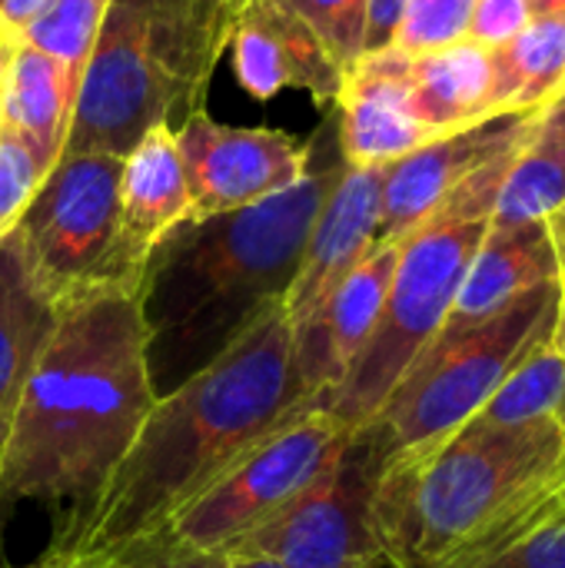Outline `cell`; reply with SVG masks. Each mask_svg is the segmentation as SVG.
<instances>
[{
    "mask_svg": "<svg viewBox=\"0 0 565 568\" xmlns=\"http://www.w3.org/2000/svg\"><path fill=\"white\" fill-rule=\"evenodd\" d=\"M153 403L137 290L63 303L10 423L0 513L40 506L53 519L47 549H77Z\"/></svg>",
    "mask_w": 565,
    "mask_h": 568,
    "instance_id": "obj_1",
    "label": "cell"
},
{
    "mask_svg": "<svg viewBox=\"0 0 565 568\" xmlns=\"http://www.w3.org/2000/svg\"><path fill=\"white\" fill-rule=\"evenodd\" d=\"M343 170L330 116L313 133L303 180L253 206L186 220L160 240L137 283L157 396L210 366L260 316L286 303L310 230Z\"/></svg>",
    "mask_w": 565,
    "mask_h": 568,
    "instance_id": "obj_2",
    "label": "cell"
},
{
    "mask_svg": "<svg viewBox=\"0 0 565 568\" xmlns=\"http://www.w3.org/2000/svg\"><path fill=\"white\" fill-rule=\"evenodd\" d=\"M300 406L293 326L276 306L210 366L157 396L80 546L117 552L167 529Z\"/></svg>",
    "mask_w": 565,
    "mask_h": 568,
    "instance_id": "obj_3",
    "label": "cell"
},
{
    "mask_svg": "<svg viewBox=\"0 0 565 568\" xmlns=\"http://www.w3.org/2000/svg\"><path fill=\"white\" fill-rule=\"evenodd\" d=\"M563 506V426H490L473 416L383 459L370 519L390 568H470Z\"/></svg>",
    "mask_w": 565,
    "mask_h": 568,
    "instance_id": "obj_4",
    "label": "cell"
},
{
    "mask_svg": "<svg viewBox=\"0 0 565 568\" xmlns=\"http://www.w3.org/2000/svg\"><path fill=\"white\" fill-rule=\"evenodd\" d=\"M243 0H110L80 73L63 153L127 156L203 110Z\"/></svg>",
    "mask_w": 565,
    "mask_h": 568,
    "instance_id": "obj_5",
    "label": "cell"
},
{
    "mask_svg": "<svg viewBox=\"0 0 565 568\" xmlns=\"http://www.w3.org/2000/svg\"><path fill=\"white\" fill-rule=\"evenodd\" d=\"M516 150L463 180L423 226L400 240L396 270L373 336L326 403V413L336 416L350 436L373 423L400 376L440 336L463 276L493 223V210Z\"/></svg>",
    "mask_w": 565,
    "mask_h": 568,
    "instance_id": "obj_6",
    "label": "cell"
},
{
    "mask_svg": "<svg viewBox=\"0 0 565 568\" xmlns=\"http://www.w3.org/2000/svg\"><path fill=\"white\" fill-rule=\"evenodd\" d=\"M559 296L563 280L523 293L470 329L436 336L400 376L373 423L363 426L380 456L390 459L470 423L529 346L556 326Z\"/></svg>",
    "mask_w": 565,
    "mask_h": 568,
    "instance_id": "obj_7",
    "label": "cell"
},
{
    "mask_svg": "<svg viewBox=\"0 0 565 568\" xmlns=\"http://www.w3.org/2000/svg\"><path fill=\"white\" fill-rule=\"evenodd\" d=\"M120 173L123 156L63 153L13 226L33 280L57 306L107 286L133 290L117 273Z\"/></svg>",
    "mask_w": 565,
    "mask_h": 568,
    "instance_id": "obj_8",
    "label": "cell"
},
{
    "mask_svg": "<svg viewBox=\"0 0 565 568\" xmlns=\"http://www.w3.org/2000/svg\"><path fill=\"white\" fill-rule=\"evenodd\" d=\"M350 443V433L326 409H296L233 469L200 493L167 532L176 542L230 552L243 536L296 499Z\"/></svg>",
    "mask_w": 565,
    "mask_h": 568,
    "instance_id": "obj_9",
    "label": "cell"
},
{
    "mask_svg": "<svg viewBox=\"0 0 565 568\" xmlns=\"http://www.w3.org/2000/svg\"><path fill=\"white\" fill-rule=\"evenodd\" d=\"M383 466L380 449L360 429L343 453L276 516L243 536L230 559H266L280 568H380L373 539V486Z\"/></svg>",
    "mask_w": 565,
    "mask_h": 568,
    "instance_id": "obj_10",
    "label": "cell"
},
{
    "mask_svg": "<svg viewBox=\"0 0 565 568\" xmlns=\"http://www.w3.org/2000/svg\"><path fill=\"white\" fill-rule=\"evenodd\" d=\"M176 146L193 206L190 220L243 210L283 193L303 180L313 156V136L296 140L270 126H230L216 123L206 110L190 113L176 126Z\"/></svg>",
    "mask_w": 565,
    "mask_h": 568,
    "instance_id": "obj_11",
    "label": "cell"
},
{
    "mask_svg": "<svg viewBox=\"0 0 565 568\" xmlns=\"http://www.w3.org/2000/svg\"><path fill=\"white\" fill-rule=\"evenodd\" d=\"M543 110L490 113L463 130L443 133L420 150L383 166V206L376 243H400L423 226L436 206L476 170L503 153H513L533 130Z\"/></svg>",
    "mask_w": 565,
    "mask_h": 568,
    "instance_id": "obj_12",
    "label": "cell"
},
{
    "mask_svg": "<svg viewBox=\"0 0 565 568\" xmlns=\"http://www.w3.org/2000/svg\"><path fill=\"white\" fill-rule=\"evenodd\" d=\"M400 243H376L323 300L310 323L293 329V366L303 389L300 409H326L383 313Z\"/></svg>",
    "mask_w": 565,
    "mask_h": 568,
    "instance_id": "obj_13",
    "label": "cell"
},
{
    "mask_svg": "<svg viewBox=\"0 0 565 568\" xmlns=\"http://www.w3.org/2000/svg\"><path fill=\"white\" fill-rule=\"evenodd\" d=\"M240 87L256 100H273L283 90H306L316 106L336 103L343 67L323 37L300 17L243 0L226 43Z\"/></svg>",
    "mask_w": 565,
    "mask_h": 568,
    "instance_id": "obj_14",
    "label": "cell"
},
{
    "mask_svg": "<svg viewBox=\"0 0 565 568\" xmlns=\"http://www.w3.org/2000/svg\"><path fill=\"white\" fill-rule=\"evenodd\" d=\"M336 140L350 166H386L436 140L413 113L410 53L383 50L360 57L336 97Z\"/></svg>",
    "mask_w": 565,
    "mask_h": 568,
    "instance_id": "obj_15",
    "label": "cell"
},
{
    "mask_svg": "<svg viewBox=\"0 0 565 568\" xmlns=\"http://www.w3.org/2000/svg\"><path fill=\"white\" fill-rule=\"evenodd\" d=\"M383 206V166H350L333 183L300 260L296 280L286 293L290 326L313 320L333 286L376 246Z\"/></svg>",
    "mask_w": 565,
    "mask_h": 568,
    "instance_id": "obj_16",
    "label": "cell"
},
{
    "mask_svg": "<svg viewBox=\"0 0 565 568\" xmlns=\"http://www.w3.org/2000/svg\"><path fill=\"white\" fill-rule=\"evenodd\" d=\"M193 216L176 130L153 126L127 156L120 173V230L117 273L137 290L140 273L160 240Z\"/></svg>",
    "mask_w": 565,
    "mask_h": 568,
    "instance_id": "obj_17",
    "label": "cell"
},
{
    "mask_svg": "<svg viewBox=\"0 0 565 568\" xmlns=\"http://www.w3.org/2000/svg\"><path fill=\"white\" fill-rule=\"evenodd\" d=\"M556 280H563V266L546 223H519V226L490 223L440 336L470 329L496 316L509 303H516L523 293Z\"/></svg>",
    "mask_w": 565,
    "mask_h": 568,
    "instance_id": "obj_18",
    "label": "cell"
},
{
    "mask_svg": "<svg viewBox=\"0 0 565 568\" xmlns=\"http://www.w3.org/2000/svg\"><path fill=\"white\" fill-rule=\"evenodd\" d=\"M60 306L33 280L17 236L0 240V459L23 383L57 326Z\"/></svg>",
    "mask_w": 565,
    "mask_h": 568,
    "instance_id": "obj_19",
    "label": "cell"
},
{
    "mask_svg": "<svg viewBox=\"0 0 565 568\" xmlns=\"http://www.w3.org/2000/svg\"><path fill=\"white\" fill-rule=\"evenodd\" d=\"M493 50L456 40L440 50L410 53V100L416 120L433 133L463 130L493 113Z\"/></svg>",
    "mask_w": 565,
    "mask_h": 568,
    "instance_id": "obj_20",
    "label": "cell"
},
{
    "mask_svg": "<svg viewBox=\"0 0 565 568\" xmlns=\"http://www.w3.org/2000/svg\"><path fill=\"white\" fill-rule=\"evenodd\" d=\"M73 100H77V80L47 53L17 43L3 80L0 123L37 143L53 166L67 146Z\"/></svg>",
    "mask_w": 565,
    "mask_h": 568,
    "instance_id": "obj_21",
    "label": "cell"
},
{
    "mask_svg": "<svg viewBox=\"0 0 565 568\" xmlns=\"http://www.w3.org/2000/svg\"><path fill=\"white\" fill-rule=\"evenodd\" d=\"M565 87V10L533 13L529 23L493 50V113L546 110Z\"/></svg>",
    "mask_w": 565,
    "mask_h": 568,
    "instance_id": "obj_22",
    "label": "cell"
},
{
    "mask_svg": "<svg viewBox=\"0 0 565 568\" xmlns=\"http://www.w3.org/2000/svg\"><path fill=\"white\" fill-rule=\"evenodd\" d=\"M565 203V120L546 106L519 143L496 210L493 226L546 223Z\"/></svg>",
    "mask_w": 565,
    "mask_h": 568,
    "instance_id": "obj_23",
    "label": "cell"
},
{
    "mask_svg": "<svg viewBox=\"0 0 565 568\" xmlns=\"http://www.w3.org/2000/svg\"><path fill=\"white\" fill-rule=\"evenodd\" d=\"M565 393V353L556 343V326L539 336L529 353L509 369L490 403L476 419L490 426H523L539 419H556Z\"/></svg>",
    "mask_w": 565,
    "mask_h": 568,
    "instance_id": "obj_24",
    "label": "cell"
},
{
    "mask_svg": "<svg viewBox=\"0 0 565 568\" xmlns=\"http://www.w3.org/2000/svg\"><path fill=\"white\" fill-rule=\"evenodd\" d=\"M110 0H47L43 10L27 23L20 43L57 60L80 87V73L100 33Z\"/></svg>",
    "mask_w": 565,
    "mask_h": 568,
    "instance_id": "obj_25",
    "label": "cell"
},
{
    "mask_svg": "<svg viewBox=\"0 0 565 568\" xmlns=\"http://www.w3.org/2000/svg\"><path fill=\"white\" fill-rule=\"evenodd\" d=\"M50 170L53 163L40 153L37 143L0 123V240L13 233Z\"/></svg>",
    "mask_w": 565,
    "mask_h": 568,
    "instance_id": "obj_26",
    "label": "cell"
},
{
    "mask_svg": "<svg viewBox=\"0 0 565 568\" xmlns=\"http://www.w3.org/2000/svg\"><path fill=\"white\" fill-rule=\"evenodd\" d=\"M260 3L280 7L300 17L303 23H310L343 70H350L360 60L366 0H260Z\"/></svg>",
    "mask_w": 565,
    "mask_h": 568,
    "instance_id": "obj_27",
    "label": "cell"
},
{
    "mask_svg": "<svg viewBox=\"0 0 565 568\" xmlns=\"http://www.w3.org/2000/svg\"><path fill=\"white\" fill-rule=\"evenodd\" d=\"M476 0H410L406 20L396 37V50L426 53L466 40Z\"/></svg>",
    "mask_w": 565,
    "mask_h": 568,
    "instance_id": "obj_28",
    "label": "cell"
},
{
    "mask_svg": "<svg viewBox=\"0 0 565 568\" xmlns=\"http://www.w3.org/2000/svg\"><path fill=\"white\" fill-rule=\"evenodd\" d=\"M470 568H565V506Z\"/></svg>",
    "mask_w": 565,
    "mask_h": 568,
    "instance_id": "obj_29",
    "label": "cell"
},
{
    "mask_svg": "<svg viewBox=\"0 0 565 568\" xmlns=\"http://www.w3.org/2000/svg\"><path fill=\"white\" fill-rule=\"evenodd\" d=\"M117 559L123 568H230L226 552H210L176 542L167 529L117 549Z\"/></svg>",
    "mask_w": 565,
    "mask_h": 568,
    "instance_id": "obj_30",
    "label": "cell"
},
{
    "mask_svg": "<svg viewBox=\"0 0 565 568\" xmlns=\"http://www.w3.org/2000/svg\"><path fill=\"white\" fill-rule=\"evenodd\" d=\"M529 0H476L466 37L486 50H500L529 23Z\"/></svg>",
    "mask_w": 565,
    "mask_h": 568,
    "instance_id": "obj_31",
    "label": "cell"
},
{
    "mask_svg": "<svg viewBox=\"0 0 565 568\" xmlns=\"http://www.w3.org/2000/svg\"><path fill=\"white\" fill-rule=\"evenodd\" d=\"M406 10H410V0H366L360 57L393 50L396 37H400V27L406 20Z\"/></svg>",
    "mask_w": 565,
    "mask_h": 568,
    "instance_id": "obj_32",
    "label": "cell"
},
{
    "mask_svg": "<svg viewBox=\"0 0 565 568\" xmlns=\"http://www.w3.org/2000/svg\"><path fill=\"white\" fill-rule=\"evenodd\" d=\"M13 568H123L117 552H97V549H43L33 562Z\"/></svg>",
    "mask_w": 565,
    "mask_h": 568,
    "instance_id": "obj_33",
    "label": "cell"
},
{
    "mask_svg": "<svg viewBox=\"0 0 565 568\" xmlns=\"http://www.w3.org/2000/svg\"><path fill=\"white\" fill-rule=\"evenodd\" d=\"M43 3L47 0H0V30L20 40L27 23L43 10Z\"/></svg>",
    "mask_w": 565,
    "mask_h": 568,
    "instance_id": "obj_34",
    "label": "cell"
},
{
    "mask_svg": "<svg viewBox=\"0 0 565 568\" xmlns=\"http://www.w3.org/2000/svg\"><path fill=\"white\" fill-rule=\"evenodd\" d=\"M546 226H549V236H553V246H556V256H559V266H563L565 276V203L546 220Z\"/></svg>",
    "mask_w": 565,
    "mask_h": 568,
    "instance_id": "obj_35",
    "label": "cell"
},
{
    "mask_svg": "<svg viewBox=\"0 0 565 568\" xmlns=\"http://www.w3.org/2000/svg\"><path fill=\"white\" fill-rule=\"evenodd\" d=\"M17 37H10L7 30H0V97H3V80H7V67H10V57L17 50Z\"/></svg>",
    "mask_w": 565,
    "mask_h": 568,
    "instance_id": "obj_36",
    "label": "cell"
},
{
    "mask_svg": "<svg viewBox=\"0 0 565 568\" xmlns=\"http://www.w3.org/2000/svg\"><path fill=\"white\" fill-rule=\"evenodd\" d=\"M556 343L565 353V276H563V296H559V320H556Z\"/></svg>",
    "mask_w": 565,
    "mask_h": 568,
    "instance_id": "obj_37",
    "label": "cell"
},
{
    "mask_svg": "<svg viewBox=\"0 0 565 568\" xmlns=\"http://www.w3.org/2000/svg\"><path fill=\"white\" fill-rule=\"evenodd\" d=\"M533 13H556V10H565V0H529Z\"/></svg>",
    "mask_w": 565,
    "mask_h": 568,
    "instance_id": "obj_38",
    "label": "cell"
},
{
    "mask_svg": "<svg viewBox=\"0 0 565 568\" xmlns=\"http://www.w3.org/2000/svg\"><path fill=\"white\" fill-rule=\"evenodd\" d=\"M230 568H280L266 559H230Z\"/></svg>",
    "mask_w": 565,
    "mask_h": 568,
    "instance_id": "obj_39",
    "label": "cell"
},
{
    "mask_svg": "<svg viewBox=\"0 0 565 568\" xmlns=\"http://www.w3.org/2000/svg\"><path fill=\"white\" fill-rule=\"evenodd\" d=\"M549 106H553V110H556V113H559V116H563V120H565V87H563V90H559V97H556V100H553Z\"/></svg>",
    "mask_w": 565,
    "mask_h": 568,
    "instance_id": "obj_40",
    "label": "cell"
},
{
    "mask_svg": "<svg viewBox=\"0 0 565 568\" xmlns=\"http://www.w3.org/2000/svg\"><path fill=\"white\" fill-rule=\"evenodd\" d=\"M556 423L563 426V433H565V393H563V403H559V409H556Z\"/></svg>",
    "mask_w": 565,
    "mask_h": 568,
    "instance_id": "obj_41",
    "label": "cell"
},
{
    "mask_svg": "<svg viewBox=\"0 0 565 568\" xmlns=\"http://www.w3.org/2000/svg\"><path fill=\"white\" fill-rule=\"evenodd\" d=\"M380 568H390V566H380Z\"/></svg>",
    "mask_w": 565,
    "mask_h": 568,
    "instance_id": "obj_42",
    "label": "cell"
}]
</instances>
